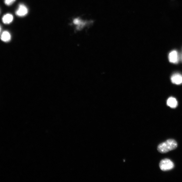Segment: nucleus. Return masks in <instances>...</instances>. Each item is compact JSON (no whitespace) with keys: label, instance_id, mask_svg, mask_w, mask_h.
I'll use <instances>...</instances> for the list:
<instances>
[{"label":"nucleus","instance_id":"nucleus-9","mask_svg":"<svg viewBox=\"0 0 182 182\" xmlns=\"http://www.w3.org/2000/svg\"><path fill=\"white\" fill-rule=\"evenodd\" d=\"M73 22L74 24L77 25L78 26L79 28H80V27H82L84 26V24H85V23L79 19H74Z\"/></svg>","mask_w":182,"mask_h":182},{"label":"nucleus","instance_id":"nucleus-3","mask_svg":"<svg viewBox=\"0 0 182 182\" xmlns=\"http://www.w3.org/2000/svg\"><path fill=\"white\" fill-rule=\"evenodd\" d=\"M28 13V9L23 4L20 5L18 9L16 12V15L19 17H23L26 16Z\"/></svg>","mask_w":182,"mask_h":182},{"label":"nucleus","instance_id":"nucleus-7","mask_svg":"<svg viewBox=\"0 0 182 182\" xmlns=\"http://www.w3.org/2000/svg\"><path fill=\"white\" fill-rule=\"evenodd\" d=\"M13 19V17L12 15L8 14L5 15L2 19L3 23L5 24H9L12 22Z\"/></svg>","mask_w":182,"mask_h":182},{"label":"nucleus","instance_id":"nucleus-11","mask_svg":"<svg viewBox=\"0 0 182 182\" xmlns=\"http://www.w3.org/2000/svg\"><path fill=\"white\" fill-rule=\"evenodd\" d=\"M1 27L0 26V33H1Z\"/></svg>","mask_w":182,"mask_h":182},{"label":"nucleus","instance_id":"nucleus-8","mask_svg":"<svg viewBox=\"0 0 182 182\" xmlns=\"http://www.w3.org/2000/svg\"><path fill=\"white\" fill-rule=\"evenodd\" d=\"M11 39V35L10 33L7 32L5 31L2 33L1 35V40L4 42H9Z\"/></svg>","mask_w":182,"mask_h":182},{"label":"nucleus","instance_id":"nucleus-2","mask_svg":"<svg viewBox=\"0 0 182 182\" xmlns=\"http://www.w3.org/2000/svg\"><path fill=\"white\" fill-rule=\"evenodd\" d=\"M159 167L162 171H165L172 169L174 165L170 159H165L161 161L159 164Z\"/></svg>","mask_w":182,"mask_h":182},{"label":"nucleus","instance_id":"nucleus-1","mask_svg":"<svg viewBox=\"0 0 182 182\" xmlns=\"http://www.w3.org/2000/svg\"><path fill=\"white\" fill-rule=\"evenodd\" d=\"M177 147V143L175 140L169 139L159 144L158 147V150L161 153H166L174 150Z\"/></svg>","mask_w":182,"mask_h":182},{"label":"nucleus","instance_id":"nucleus-5","mask_svg":"<svg viewBox=\"0 0 182 182\" xmlns=\"http://www.w3.org/2000/svg\"><path fill=\"white\" fill-rule=\"evenodd\" d=\"M171 80L175 85H180L182 83V75L178 73L174 74L171 76Z\"/></svg>","mask_w":182,"mask_h":182},{"label":"nucleus","instance_id":"nucleus-10","mask_svg":"<svg viewBox=\"0 0 182 182\" xmlns=\"http://www.w3.org/2000/svg\"><path fill=\"white\" fill-rule=\"evenodd\" d=\"M16 0H5V3L8 5L12 4Z\"/></svg>","mask_w":182,"mask_h":182},{"label":"nucleus","instance_id":"nucleus-6","mask_svg":"<svg viewBox=\"0 0 182 182\" xmlns=\"http://www.w3.org/2000/svg\"><path fill=\"white\" fill-rule=\"evenodd\" d=\"M167 105L172 108H175L177 107L178 102L175 98L170 97L167 100Z\"/></svg>","mask_w":182,"mask_h":182},{"label":"nucleus","instance_id":"nucleus-12","mask_svg":"<svg viewBox=\"0 0 182 182\" xmlns=\"http://www.w3.org/2000/svg\"><path fill=\"white\" fill-rule=\"evenodd\" d=\"M181 59L182 60V55H181Z\"/></svg>","mask_w":182,"mask_h":182},{"label":"nucleus","instance_id":"nucleus-4","mask_svg":"<svg viewBox=\"0 0 182 182\" xmlns=\"http://www.w3.org/2000/svg\"><path fill=\"white\" fill-rule=\"evenodd\" d=\"M169 60L170 62L173 63H178L179 57L178 53L175 50L171 52L169 55Z\"/></svg>","mask_w":182,"mask_h":182}]
</instances>
